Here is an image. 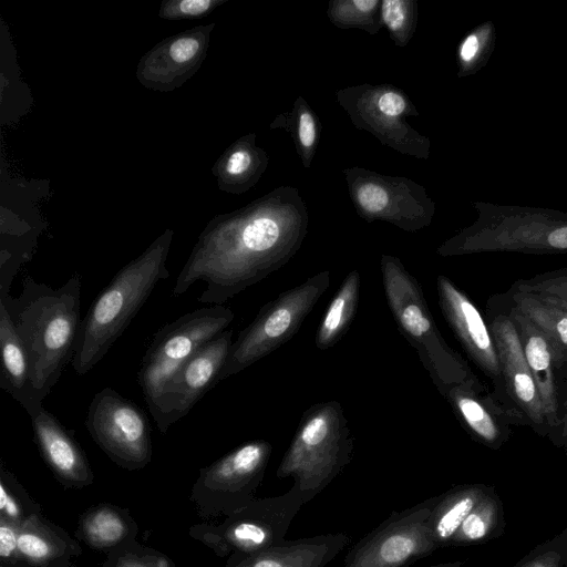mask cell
<instances>
[{
	"label": "cell",
	"instance_id": "cell-18",
	"mask_svg": "<svg viewBox=\"0 0 567 567\" xmlns=\"http://www.w3.org/2000/svg\"><path fill=\"white\" fill-rule=\"evenodd\" d=\"M272 452L266 440L247 442L208 470V480L221 489L249 497L260 483Z\"/></svg>",
	"mask_w": 567,
	"mask_h": 567
},
{
	"label": "cell",
	"instance_id": "cell-22",
	"mask_svg": "<svg viewBox=\"0 0 567 567\" xmlns=\"http://www.w3.org/2000/svg\"><path fill=\"white\" fill-rule=\"evenodd\" d=\"M506 292L513 305L549 339L567 367V312L536 295L512 286Z\"/></svg>",
	"mask_w": 567,
	"mask_h": 567
},
{
	"label": "cell",
	"instance_id": "cell-30",
	"mask_svg": "<svg viewBox=\"0 0 567 567\" xmlns=\"http://www.w3.org/2000/svg\"><path fill=\"white\" fill-rule=\"evenodd\" d=\"M405 6L400 0H385L382 4V17L385 24L392 30H399L405 21Z\"/></svg>",
	"mask_w": 567,
	"mask_h": 567
},
{
	"label": "cell",
	"instance_id": "cell-31",
	"mask_svg": "<svg viewBox=\"0 0 567 567\" xmlns=\"http://www.w3.org/2000/svg\"><path fill=\"white\" fill-rule=\"evenodd\" d=\"M18 549L32 558H43L49 554L48 544L33 534H21L18 537Z\"/></svg>",
	"mask_w": 567,
	"mask_h": 567
},
{
	"label": "cell",
	"instance_id": "cell-5",
	"mask_svg": "<svg viewBox=\"0 0 567 567\" xmlns=\"http://www.w3.org/2000/svg\"><path fill=\"white\" fill-rule=\"evenodd\" d=\"M352 452L353 439L341 404L320 402L302 413L276 475L292 478L307 504L351 462Z\"/></svg>",
	"mask_w": 567,
	"mask_h": 567
},
{
	"label": "cell",
	"instance_id": "cell-41",
	"mask_svg": "<svg viewBox=\"0 0 567 567\" xmlns=\"http://www.w3.org/2000/svg\"><path fill=\"white\" fill-rule=\"evenodd\" d=\"M532 567H545V566L540 565V564H537V565H533Z\"/></svg>",
	"mask_w": 567,
	"mask_h": 567
},
{
	"label": "cell",
	"instance_id": "cell-10",
	"mask_svg": "<svg viewBox=\"0 0 567 567\" xmlns=\"http://www.w3.org/2000/svg\"><path fill=\"white\" fill-rule=\"evenodd\" d=\"M94 441L123 464H142L151 454V426L133 401L105 386L94 394L85 419Z\"/></svg>",
	"mask_w": 567,
	"mask_h": 567
},
{
	"label": "cell",
	"instance_id": "cell-13",
	"mask_svg": "<svg viewBox=\"0 0 567 567\" xmlns=\"http://www.w3.org/2000/svg\"><path fill=\"white\" fill-rule=\"evenodd\" d=\"M214 28V22L196 25L156 43L137 63L138 82L157 92L181 87L202 66Z\"/></svg>",
	"mask_w": 567,
	"mask_h": 567
},
{
	"label": "cell",
	"instance_id": "cell-9",
	"mask_svg": "<svg viewBox=\"0 0 567 567\" xmlns=\"http://www.w3.org/2000/svg\"><path fill=\"white\" fill-rule=\"evenodd\" d=\"M436 501L392 512L349 549L342 567H411L430 555L437 549L429 525Z\"/></svg>",
	"mask_w": 567,
	"mask_h": 567
},
{
	"label": "cell",
	"instance_id": "cell-2",
	"mask_svg": "<svg viewBox=\"0 0 567 567\" xmlns=\"http://www.w3.org/2000/svg\"><path fill=\"white\" fill-rule=\"evenodd\" d=\"M81 290L82 276L74 272L56 289L27 276L18 297L0 295L28 354L32 396L40 406L75 354Z\"/></svg>",
	"mask_w": 567,
	"mask_h": 567
},
{
	"label": "cell",
	"instance_id": "cell-16",
	"mask_svg": "<svg viewBox=\"0 0 567 567\" xmlns=\"http://www.w3.org/2000/svg\"><path fill=\"white\" fill-rule=\"evenodd\" d=\"M444 398L465 431L489 447H498L508 439L511 426L516 425L514 417L486 385H456Z\"/></svg>",
	"mask_w": 567,
	"mask_h": 567
},
{
	"label": "cell",
	"instance_id": "cell-23",
	"mask_svg": "<svg viewBox=\"0 0 567 567\" xmlns=\"http://www.w3.org/2000/svg\"><path fill=\"white\" fill-rule=\"evenodd\" d=\"M478 503V491L472 487L437 496L429 518L436 548L451 544L465 518Z\"/></svg>",
	"mask_w": 567,
	"mask_h": 567
},
{
	"label": "cell",
	"instance_id": "cell-40",
	"mask_svg": "<svg viewBox=\"0 0 567 567\" xmlns=\"http://www.w3.org/2000/svg\"><path fill=\"white\" fill-rule=\"evenodd\" d=\"M427 567H457V566L452 565V564H442V565H434V566H427Z\"/></svg>",
	"mask_w": 567,
	"mask_h": 567
},
{
	"label": "cell",
	"instance_id": "cell-3",
	"mask_svg": "<svg viewBox=\"0 0 567 567\" xmlns=\"http://www.w3.org/2000/svg\"><path fill=\"white\" fill-rule=\"evenodd\" d=\"M173 230L165 229L141 255L121 268L81 320L71 362L79 375L91 371L123 334L155 286L169 278L166 262Z\"/></svg>",
	"mask_w": 567,
	"mask_h": 567
},
{
	"label": "cell",
	"instance_id": "cell-20",
	"mask_svg": "<svg viewBox=\"0 0 567 567\" xmlns=\"http://www.w3.org/2000/svg\"><path fill=\"white\" fill-rule=\"evenodd\" d=\"M31 423L35 442L58 473L68 477L84 473L81 449L55 415L42 408L31 416Z\"/></svg>",
	"mask_w": 567,
	"mask_h": 567
},
{
	"label": "cell",
	"instance_id": "cell-11",
	"mask_svg": "<svg viewBox=\"0 0 567 567\" xmlns=\"http://www.w3.org/2000/svg\"><path fill=\"white\" fill-rule=\"evenodd\" d=\"M233 330H225L193 354L165 384L153 420L158 430L184 417L220 380L233 344Z\"/></svg>",
	"mask_w": 567,
	"mask_h": 567
},
{
	"label": "cell",
	"instance_id": "cell-8",
	"mask_svg": "<svg viewBox=\"0 0 567 567\" xmlns=\"http://www.w3.org/2000/svg\"><path fill=\"white\" fill-rule=\"evenodd\" d=\"M485 319L497 348L505 409L514 417L516 425L529 426L537 434L550 437L540 395L511 318L506 292L492 295L487 299Z\"/></svg>",
	"mask_w": 567,
	"mask_h": 567
},
{
	"label": "cell",
	"instance_id": "cell-6",
	"mask_svg": "<svg viewBox=\"0 0 567 567\" xmlns=\"http://www.w3.org/2000/svg\"><path fill=\"white\" fill-rule=\"evenodd\" d=\"M330 286V272L320 271L265 303L233 342L219 380L227 379L288 342Z\"/></svg>",
	"mask_w": 567,
	"mask_h": 567
},
{
	"label": "cell",
	"instance_id": "cell-34",
	"mask_svg": "<svg viewBox=\"0 0 567 567\" xmlns=\"http://www.w3.org/2000/svg\"><path fill=\"white\" fill-rule=\"evenodd\" d=\"M18 547V538L11 528L2 525L0 527V555L8 557Z\"/></svg>",
	"mask_w": 567,
	"mask_h": 567
},
{
	"label": "cell",
	"instance_id": "cell-15",
	"mask_svg": "<svg viewBox=\"0 0 567 567\" xmlns=\"http://www.w3.org/2000/svg\"><path fill=\"white\" fill-rule=\"evenodd\" d=\"M305 505L297 487L251 505L228 529L229 540L241 551L256 554L285 543L288 528Z\"/></svg>",
	"mask_w": 567,
	"mask_h": 567
},
{
	"label": "cell",
	"instance_id": "cell-25",
	"mask_svg": "<svg viewBox=\"0 0 567 567\" xmlns=\"http://www.w3.org/2000/svg\"><path fill=\"white\" fill-rule=\"evenodd\" d=\"M252 155L247 148H233L221 156L212 171L220 189L229 190L236 181L245 178L252 165Z\"/></svg>",
	"mask_w": 567,
	"mask_h": 567
},
{
	"label": "cell",
	"instance_id": "cell-39",
	"mask_svg": "<svg viewBox=\"0 0 567 567\" xmlns=\"http://www.w3.org/2000/svg\"><path fill=\"white\" fill-rule=\"evenodd\" d=\"M8 498L9 496L7 495L6 491H4V487L3 485L1 484L0 485V508L3 509L7 502H8Z\"/></svg>",
	"mask_w": 567,
	"mask_h": 567
},
{
	"label": "cell",
	"instance_id": "cell-17",
	"mask_svg": "<svg viewBox=\"0 0 567 567\" xmlns=\"http://www.w3.org/2000/svg\"><path fill=\"white\" fill-rule=\"evenodd\" d=\"M350 543L343 533H327L286 540L266 550L250 554L241 567H326Z\"/></svg>",
	"mask_w": 567,
	"mask_h": 567
},
{
	"label": "cell",
	"instance_id": "cell-32",
	"mask_svg": "<svg viewBox=\"0 0 567 567\" xmlns=\"http://www.w3.org/2000/svg\"><path fill=\"white\" fill-rule=\"evenodd\" d=\"M380 111L388 116L400 115L405 109L404 100L394 92H386L379 99Z\"/></svg>",
	"mask_w": 567,
	"mask_h": 567
},
{
	"label": "cell",
	"instance_id": "cell-27",
	"mask_svg": "<svg viewBox=\"0 0 567 567\" xmlns=\"http://www.w3.org/2000/svg\"><path fill=\"white\" fill-rule=\"evenodd\" d=\"M493 511L488 503H478L468 514L451 544L482 540L492 526Z\"/></svg>",
	"mask_w": 567,
	"mask_h": 567
},
{
	"label": "cell",
	"instance_id": "cell-38",
	"mask_svg": "<svg viewBox=\"0 0 567 567\" xmlns=\"http://www.w3.org/2000/svg\"><path fill=\"white\" fill-rule=\"evenodd\" d=\"M7 514L11 515V516H17L18 515V508L16 506V504L13 503V501L9 497L8 498V502L3 508Z\"/></svg>",
	"mask_w": 567,
	"mask_h": 567
},
{
	"label": "cell",
	"instance_id": "cell-4",
	"mask_svg": "<svg viewBox=\"0 0 567 567\" xmlns=\"http://www.w3.org/2000/svg\"><path fill=\"white\" fill-rule=\"evenodd\" d=\"M381 274L392 317L417 352L441 395L461 384L484 386L467 362L442 337L416 278L390 256L382 257Z\"/></svg>",
	"mask_w": 567,
	"mask_h": 567
},
{
	"label": "cell",
	"instance_id": "cell-19",
	"mask_svg": "<svg viewBox=\"0 0 567 567\" xmlns=\"http://www.w3.org/2000/svg\"><path fill=\"white\" fill-rule=\"evenodd\" d=\"M0 348V388L18 401L31 417L43 406L38 405L32 396L29 358L10 315L1 301Z\"/></svg>",
	"mask_w": 567,
	"mask_h": 567
},
{
	"label": "cell",
	"instance_id": "cell-24",
	"mask_svg": "<svg viewBox=\"0 0 567 567\" xmlns=\"http://www.w3.org/2000/svg\"><path fill=\"white\" fill-rule=\"evenodd\" d=\"M512 287L536 295L567 312V268L519 279Z\"/></svg>",
	"mask_w": 567,
	"mask_h": 567
},
{
	"label": "cell",
	"instance_id": "cell-29",
	"mask_svg": "<svg viewBox=\"0 0 567 567\" xmlns=\"http://www.w3.org/2000/svg\"><path fill=\"white\" fill-rule=\"evenodd\" d=\"M358 200L367 212L379 213L388 204V194L381 186L370 183L359 188Z\"/></svg>",
	"mask_w": 567,
	"mask_h": 567
},
{
	"label": "cell",
	"instance_id": "cell-7",
	"mask_svg": "<svg viewBox=\"0 0 567 567\" xmlns=\"http://www.w3.org/2000/svg\"><path fill=\"white\" fill-rule=\"evenodd\" d=\"M233 310L223 305L202 307L165 324L152 338L138 371V382L152 417L165 384L203 346L227 329Z\"/></svg>",
	"mask_w": 567,
	"mask_h": 567
},
{
	"label": "cell",
	"instance_id": "cell-26",
	"mask_svg": "<svg viewBox=\"0 0 567 567\" xmlns=\"http://www.w3.org/2000/svg\"><path fill=\"white\" fill-rule=\"evenodd\" d=\"M223 2L224 0H163L158 17L168 21L202 19Z\"/></svg>",
	"mask_w": 567,
	"mask_h": 567
},
{
	"label": "cell",
	"instance_id": "cell-1",
	"mask_svg": "<svg viewBox=\"0 0 567 567\" xmlns=\"http://www.w3.org/2000/svg\"><path fill=\"white\" fill-rule=\"evenodd\" d=\"M281 241L280 227L270 218H255L237 227L216 217L200 233L172 295L181 296L195 282L204 281L206 288L197 301L224 305L289 259L291 247Z\"/></svg>",
	"mask_w": 567,
	"mask_h": 567
},
{
	"label": "cell",
	"instance_id": "cell-37",
	"mask_svg": "<svg viewBox=\"0 0 567 567\" xmlns=\"http://www.w3.org/2000/svg\"><path fill=\"white\" fill-rule=\"evenodd\" d=\"M359 10L363 12L370 11L374 6L378 4L375 0H354L352 2Z\"/></svg>",
	"mask_w": 567,
	"mask_h": 567
},
{
	"label": "cell",
	"instance_id": "cell-28",
	"mask_svg": "<svg viewBox=\"0 0 567 567\" xmlns=\"http://www.w3.org/2000/svg\"><path fill=\"white\" fill-rule=\"evenodd\" d=\"M89 534L99 543L111 544L123 536L124 525L117 515L110 511H103L90 520Z\"/></svg>",
	"mask_w": 567,
	"mask_h": 567
},
{
	"label": "cell",
	"instance_id": "cell-35",
	"mask_svg": "<svg viewBox=\"0 0 567 567\" xmlns=\"http://www.w3.org/2000/svg\"><path fill=\"white\" fill-rule=\"evenodd\" d=\"M561 444L567 447V367L561 373Z\"/></svg>",
	"mask_w": 567,
	"mask_h": 567
},
{
	"label": "cell",
	"instance_id": "cell-33",
	"mask_svg": "<svg viewBox=\"0 0 567 567\" xmlns=\"http://www.w3.org/2000/svg\"><path fill=\"white\" fill-rule=\"evenodd\" d=\"M299 138L306 147L311 146L315 141V122L309 113H303L300 116Z\"/></svg>",
	"mask_w": 567,
	"mask_h": 567
},
{
	"label": "cell",
	"instance_id": "cell-12",
	"mask_svg": "<svg viewBox=\"0 0 567 567\" xmlns=\"http://www.w3.org/2000/svg\"><path fill=\"white\" fill-rule=\"evenodd\" d=\"M436 290L444 319L468 359L492 381L493 394L505 408L499 358L485 317L472 299L446 276H437Z\"/></svg>",
	"mask_w": 567,
	"mask_h": 567
},
{
	"label": "cell",
	"instance_id": "cell-14",
	"mask_svg": "<svg viewBox=\"0 0 567 567\" xmlns=\"http://www.w3.org/2000/svg\"><path fill=\"white\" fill-rule=\"evenodd\" d=\"M508 299L511 318L549 425V439L560 445L561 373L566 367L549 339L513 305L509 297Z\"/></svg>",
	"mask_w": 567,
	"mask_h": 567
},
{
	"label": "cell",
	"instance_id": "cell-36",
	"mask_svg": "<svg viewBox=\"0 0 567 567\" xmlns=\"http://www.w3.org/2000/svg\"><path fill=\"white\" fill-rule=\"evenodd\" d=\"M480 49V41L475 34L468 35L461 47V58L463 61L468 62L476 55Z\"/></svg>",
	"mask_w": 567,
	"mask_h": 567
},
{
	"label": "cell",
	"instance_id": "cell-21",
	"mask_svg": "<svg viewBox=\"0 0 567 567\" xmlns=\"http://www.w3.org/2000/svg\"><path fill=\"white\" fill-rule=\"evenodd\" d=\"M360 284L361 277L353 270L338 288L316 333L319 350L333 347L350 328L359 305Z\"/></svg>",
	"mask_w": 567,
	"mask_h": 567
}]
</instances>
